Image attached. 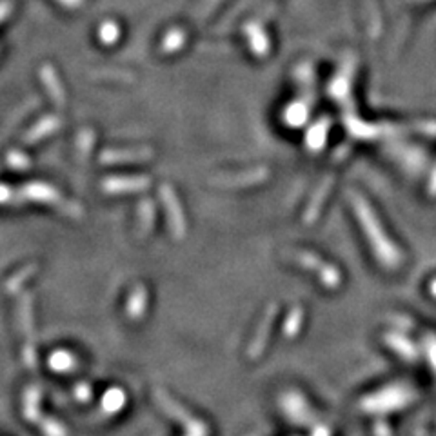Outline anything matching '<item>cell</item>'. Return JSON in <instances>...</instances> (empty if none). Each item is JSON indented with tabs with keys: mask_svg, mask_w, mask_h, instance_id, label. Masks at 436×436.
I'll use <instances>...</instances> for the list:
<instances>
[{
	"mask_svg": "<svg viewBox=\"0 0 436 436\" xmlns=\"http://www.w3.org/2000/svg\"><path fill=\"white\" fill-rule=\"evenodd\" d=\"M146 302H148V291H146L142 286H139V288L133 291V295L130 297V307H127L130 315L135 316V318H139V316L144 313Z\"/></svg>",
	"mask_w": 436,
	"mask_h": 436,
	"instance_id": "ba28073f",
	"label": "cell"
},
{
	"mask_svg": "<svg viewBox=\"0 0 436 436\" xmlns=\"http://www.w3.org/2000/svg\"><path fill=\"white\" fill-rule=\"evenodd\" d=\"M11 10H13V4H11L10 0H0V22L8 19Z\"/></svg>",
	"mask_w": 436,
	"mask_h": 436,
	"instance_id": "9a60e30c",
	"label": "cell"
},
{
	"mask_svg": "<svg viewBox=\"0 0 436 436\" xmlns=\"http://www.w3.org/2000/svg\"><path fill=\"white\" fill-rule=\"evenodd\" d=\"M93 79H102V80H118V82H133L135 77L130 73V71H115V70H98L91 73Z\"/></svg>",
	"mask_w": 436,
	"mask_h": 436,
	"instance_id": "7c38bea8",
	"label": "cell"
},
{
	"mask_svg": "<svg viewBox=\"0 0 436 436\" xmlns=\"http://www.w3.org/2000/svg\"><path fill=\"white\" fill-rule=\"evenodd\" d=\"M118 35H120L118 24L113 22V20H106V22L100 26V29H98V37H100V40H102L106 46H111V44H115L116 38H118Z\"/></svg>",
	"mask_w": 436,
	"mask_h": 436,
	"instance_id": "8fae6325",
	"label": "cell"
},
{
	"mask_svg": "<svg viewBox=\"0 0 436 436\" xmlns=\"http://www.w3.org/2000/svg\"><path fill=\"white\" fill-rule=\"evenodd\" d=\"M155 151L151 148H135V149H106L100 155L102 164H135L148 162L153 158Z\"/></svg>",
	"mask_w": 436,
	"mask_h": 436,
	"instance_id": "3957f363",
	"label": "cell"
},
{
	"mask_svg": "<svg viewBox=\"0 0 436 436\" xmlns=\"http://www.w3.org/2000/svg\"><path fill=\"white\" fill-rule=\"evenodd\" d=\"M151 186L148 177H109L102 182V189L106 193H137Z\"/></svg>",
	"mask_w": 436,
	"mask_h": 436,
	"instance_id": "277c9868",
	"label": "cell"
},
{
	"mask_svg": "<svg viewBox=\"0 0 436 436\" xmlns=\"http://www.w3.org/2000/svg\"><path fill=\"white\" fill-rule=\"evenodd\" d=\"M184 38H186V35H184V31L178 28L171 29V31L167 33L166 37H164L162 40V52L164 53H175L177 49H180L182 44H184Z\"/></svg>",
	"mask_w": 436,
	"mask_h": 436,
	"instance_id": "9c48e42d",
	"label": "cell"
},
{
	"mask_svg": "<svg viewBox=\"0 0 436 436\" xmlns=\"http://www.w3.org/2000/svg\"><path fill=\"white\" fill-rule=\"evenodd\" d=\"M155 204L151 200H142L139 204V233L140 237H148L155 226Z\"/></svg>",
	"mask_w": 436,
	"mask_h": 436,
	"instance_id": "52a82bcc",
	"label": "cell"
},
{
	"mask_svg": "<svg viewBox=\"0 0 436 436\" xmlns=\"http://www.w3.org/2000/svg\"><path fill=\"white\" fill-rule=\"evenodd\" d=\"M61 125H62L61 116H56V115L44 116V118H40V120L33 125L31 130L22 137V142L28 146L37 144V142H40L42 139H46V137H49L52 133H55Z\"/></svg>",
	"mask_w": 436,
	"mask_h": 436,
	"instance_id": "8992f818",
	"label": "cell"
},
{
	"mask_svg": "<svg viewBox=\"0 0 436 436\" xmlns=\"http://www.w3.org/2000/svg\"><path fill=\"white\" fill-rule=\"evenodd\" d=\"M22 195L29 200H35V202H42V204H49L53 208L61 209L62 213L68 215L70 218L82 217V209L79 205L65 200L55 187L47 186V184H40V182L28 184V186L22 187Z\"/></svg>",
	"mask_w": 436,
	"mask_h": 436,
	"instance_id": "6da1fadb",
	"label": "cell"
},
{
	"mask_svg": "<svg viewBox=\"0 0 436 436\" xmlns=\"http://www.w3.org/2000/svg\"><path fill=\"white\" fill-rule=\"evenodd\" d=\"M38 75H40L42 84H44V88H46L47 95H49V98L53 100V104H55L59 109H64L65 91L64 88H62V82L61 79H59V75H56L55 68H53L52 64H44L40 68V71H38Z\"/></svg>",
	"mask_w": 436,
	"mask_h": 436,
	"instance_id": "5b68a950",
	"label": "cell"
},
{
	"mask_svg": "<svg viewBox=\"0 0 436 436\" xmlns=\"http://www.w3.org/2000/svg\"><path fill=\"white\" fill-rule=\"evenodd\" d=\"M61 4H64L65 8H79V6H82L84 0H59Z\"/></svg>",
	"mask_w": 436,
	"mask_h": 436,
	"instance_id": "2e32d148",
	"label": "cell"
},
{
	"mask_svg": "<svg viewBox=\"0 0 436 436\" xmlns=\"http://www.w3.org/2000/svg\"><path fill=\"white\" fill-rule=\"evenodd\" d=\"M95 144V133L91 130H82L77 137V146H79V157L80 160L89 158V153Z\"/></svg>",
	"mask_w": 436,
	"mask_h": 436,
	"instance_id": "30bf717a",
	"label": "cell"
},
{
	"mask_svg": "<svg viewBox=\"0 0 436 436\" xmlns=\"http://www.w3.org/2000/svg\"><path fill=\"white\" fill-rule=\"evenodd\" d=\"M8 164H10L11 167H15V169H28V167L31 166L29 158L24 153H20V151H11V153L8 155Z\"/></svg>",
	"mask_w": 436,
	"mask_h": 436,
	"instance_id": "5bb4252c",
	"label": "cell"
},
{
	"mask_svg": "<svg viewBox=\"0 0 436 436\" xmlns=\"http://www.w3.org/2000/svg\"><path fill=\"white\" fill-rule=\"evenodd\" d=\"M26 196L22 191H15L8 186H0V204L2 205H20Z\"/></svg>",
	"mask_w": 436,
	"mask_h": 436,
	"instance_id": "4fadbf2b",
	"label": "cell"
},
{
	"mask_svg": "<svg viewBox=\"0 0 436 436\" xmlns=\"http://www.w3.org/2000/svg\"><path fill=\"white\" fill-rule=\"evenodd\" d=\"M158 195H160V198H162V202H164V209H166L167 222H169V228H171L173 237L182 238L186 226H184V215H182V209H180V204H178L177 195L173 193L171 186H167V184H164V186L160 187Z\"/></svg>",
	"mask_w": 436,
	"mask_h": 436,
	"instance_id": "7a4b0ae2",
	"label": "cell"
}]
</instances>
